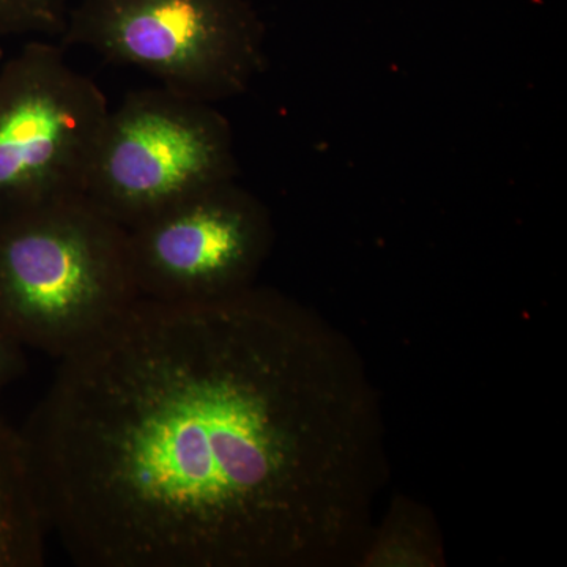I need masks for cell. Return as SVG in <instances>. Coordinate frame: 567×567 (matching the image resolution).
<instances>
[{"instance_id": "cell-4", "label": "cell", "mask_w": 567, "mask_h": 567, "mask_svg": "<svg viewBox=\"0 0 567 567\" xmlns=\"http://www.w3.org/2000/svg\"><path fill=\"white\" fill-rule=\"evenodd\" d=\"M237 173L226 115L213 103L155 85L128 93L107 112L84 194L128 230Z\"/></svg>"}, {"instance_id": "cell-10", "label": "cell", "mask_w": 567, "mask_h": 567, "mask_svg": "<svg viewBox=\"0 0 567 567\" xmlns=\"http://www.w3.org/2000/svg\"><path fill=\"white\" fill-rule=\"evenodd\" d=\"M0 58H2V54H0Z\"/></svg>"}, {"instance_id": "cell-3", "label": "cell", "mask_w": 567, "mask_h": 567, "mask_svg": "<svg viewBox=\"0 0 567 567\" xmlns=\"http://www.w3.org/2000/svg\"><path fill=\"white\" fill-rule=\"evenodd\" d=\"M61 39L213 104L248 91L265 69L251 0H78Z\"/></svg>"}, {"instance_id": "cell-7", "label": "cell", "mask_w": 567, "mask_h": 567, "mask_svg": "<svg viewBox=\"0 0 567 567\" xmlns=\"http://www.w3.org/2000/svg\"><path fill=\"white\" fill-rule=\"evenodd\" d=\"M48 535L22 436L0 423V567L43 566Z\"/></svg>"}, {"instance_id": "cell-9", "label": "cell", "mask_w": 567, "mask_h": 567, "mask_svg": "<svg viewBox=\"0 0 567 567\" xmlns=\"http://www.w3.org/2000/svg\"><path fill=\"white\" fill-rule=\"evenodd\" d=\"M24 369V346L0 320V394Z\"/></svg>"}, {"instance_id": "cell-1", "label": "cell", "mask_w": 567, "mask_h": 567, "mask_svg": "<svg viewBox=\"0 0 567 567\" xmlns=\"http://www.w3.org/2000/svg\"><path fill=\"white\" fill-rule=\"evenodd\" d=\"M50 533L84 567L312 561L361 498L360 386L251 286L137 298L59 358L20 432Z\"/></svg>"}, {"instance_id": "cell-8", "label": "cell", "mask_w": 567, "mask_h": 567, "mask_svg": "<svg viewBox=\"0 0 567 567\" xmlns=\"http://www.w3.org/2000/svg\"><path fill=\"white\" fill-rule=\"evenodd\" d=\"M71 0H0V35L61 37Z\"/></svg>"}, {"instance_id": "cell-5", "label": "cell", "mask_w": 567, "mask_h": 567, "mask_svg": "<svg viewBox=\"0 0 567 567\" xmlns=\"http://www.w3.org/2000/svg\"><path fill=\"white\" fill-rule=\"evenodd\" d=\"M110 110L61 44L29 41L0 61V218L84 194Z\"/></svg>"}, {"instance_id": "cell-6", "label": "cell", "mask_w": 567, "mask_h": 567, "mask_svg": "<svg viewBox=\"0 0 567 567\" xmlns=\"http://www.w3.org/2000/svg\"><path fill=\"white\" fill-rule=\"evenodd\" d=\"M140 298L196 303L254 286L271 241L259 197L237 178L178 200L128 229Z\"/></svg>"}, {"instance_id": "cell-2", "label": "cell", "mask_w": 567, "mask_h": 567, "mask_svg": "<svg viewBox=\"0 0 567 567\" xmlns=\"http://www.w3.org/2000/svg\"><path fill=\"white\" fill-rule=\"evenodd\" d=\"M140 298L128 230L85 194L0 218V320L61 358Z\"/></svg>"}]
</instances>
